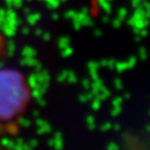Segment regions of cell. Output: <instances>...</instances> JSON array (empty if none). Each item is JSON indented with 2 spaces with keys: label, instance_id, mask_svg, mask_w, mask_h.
Here are the masks:
<instances>
[{
  "label": "cell",
  "instance_id": "6da1fadb",
  "mask_svg": "<svg viewBox=\"0 0 150 150\" xmlns=\"http://www.w3.org/2000/svg\"><path fill=\"white\" fill-rule=\"evenodd\" d=\"M26 82L19 74L0 70V120L16 117L28 100Z\"/></svg>",
  "mask_w": 150,
  "mask_h": 150
}]
</instances>
